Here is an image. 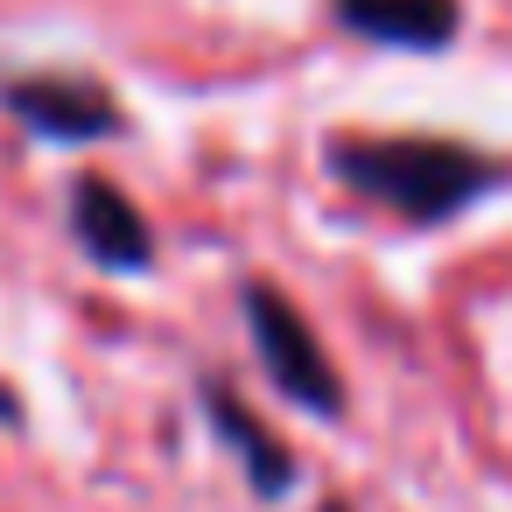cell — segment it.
Here are the masks:
<instances>
[{"mask_svg": "<svg viewBox=\"0 0 512 512\" xmlns=\"http://www.w3.org/2000/svg\"><path fill=\"white\" fill-rule=\"evenodd\" d=\"M197 407H204V421H211V435L232 449V463L246 470V484H253V498H288L295 491V456L274 442V428L232 393V386H218V379H204L197 386Z\"/></svg>", "mask_w": 512, "mask_h": 512, "instance_id": "6", "label": "cell"}, {"mask_svg": "<svg viewBox=\"0 0 512 512\" xmlns=\"http://www.w3.org/2000/svg\"><path fill=\"white\" fill-rule=\"evenodd\" d=\"M323 162L351 197H365L421 232L463 218L470 204H484L491 190L512 183V162H498L470 141H442V134H337L323 148Z\"/></svg>", "mask_w": 512, "mask_h": 512, "instance_id": "1", "label": "cell"}, {"mask_svg": "<svg viewBox=\"0 0 512 512\" xmlns=\"http://www.w3.org/2000/svg\"><path fill=\"white\" fill-rule=\"evenodd\" d=\"M330 22L372 50L442 57L463 36V0H330Z\"/></svg>", "mask_w": 512, "mask_h": 512, "instance_id": "5", "label": "cell"}, {"mask_svg": "<svg viewBox=\"0 0 512 512\" xmlns=\"http://www.w3.org/2000/svg\"><path fill=\"white\" fill-rule=\"evenodd\" d=\"M0 113L22 120L36 141H57V148H92V141H113L127 127L120 99L78 71H29V78H0Z\"/></svg>", "mask_w": 512, "mask_h": 512, "instance_id": "3", "label": "cell"}, {"mask_svg": "<svg viewBox=\"0 0 512 512\" xmlns=\"http://www.w3.org/2000/svg\"><path fill=\"white\" fill-rule=\"evenodd\" d=\"M64 225H71L78 253L106 274H148L155 267V232L113 176H78L64 197Z\"/></svg>", "mask_w": 512, "mask_h": 512, "instance_id": "4", "label": "cell"}, {"mask_svg": "<svg viewBox=\"0 0 512 512\" xmlns=\"http://www.w3.org/2000/svg\"><path fill=\"white\" fill-rule=\"evenodd\" d=\"M239 316H246V337H253V351H260L267 386H274L288 407H302V414H316V421H337V414H344V379H337L330 351L316 344L309 316H302L274 281H246V288H239Z\"/></svg>", "mask_w": 512, "mask_h": 512, "instance_id": "2", "label": "cell"}, {"mask_svg": "<svg viewBox=\"0 0 512 512\" xmlns=\"http://www.w3.org/2000/svg\"><path fill=\"white\" fill-rule=\"evenodd\" d=\"M316 512H351V505H344V498H323V505H316Z\"/></svg>", "mask_w": 512, "mask_h": 512, "instance_id": "7", "label": "cell"}]
</instances>
